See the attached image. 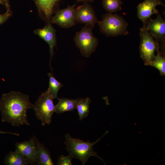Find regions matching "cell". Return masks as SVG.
Wrapping results in <instances>:
<instances>
[{"label":"cell","mask_w":165,"mask_h":165,"mask_svg":"<svg viewBox=\"0 0 165 165\" xmlns=\"http://www.w3.org/2000/svg\"><path fill=\"white\" fill-rule=\"evenodd\" d=\"M34 105L30 101L29 95L21 92L12 91L3 94L0 101L2 121L14 127L29 126L27 111L33 109Z\"/></svg>","instance_id":"obj_1"},{"label":"cell","mask_w":165,"mask_h":165,"mask_svg":"<svg viewBox=\"0 0 165 165\" xmlns=\"http://www.w3.org/2000/svg\"><path fill=\"white\" fill-rule=\"evenodd\" d=\"M65 137L66 149L72 159H78L82 165H84L91 156L99 157L97 154L94 152L93 146L101 138L94 142H90L89 141H85L78 138H72L68 133L65 135Z\"/></svg>","instance_id":"obj_2"},{"label":"cell","mask_w":165,"mask_h":165,"mask_svg":"<svg viewBox=\"0 0 165 165\" xmlns=\"http://www.w3.org/2000/svg\"><path fill=\"white\" fill-rule=\"evenodd\" d=\"M98 24L101 32L108 36L126 35L128 24L122 16L117 14L108 13L102 16Z\"/></svg>","instance_id":"obj_3"},{"label":"cell","mask_w":165,"mask_h":165,"mask_svg":"<svg viewBox=\"0 0 165 165\" xmlns=\"http://www.w3.org/2000/svg\"><path fill=\"white\" fill-rule=\"evenodd\" d=\"M53 99L47 89L40 95L34 105L35 115L42 126L49 125L52 122V116L55 112Z\"/></svg>","instance_id":"obj_4"},{"label":"cell","mask_w":165,"mask_h":165,"mask_svg":"<svg viewBox=\"0 0 165 165\" xmlns=\"http://www.w3.org/2000/svg\"><path fill=\"white\" fill-rule=\"evenodd\" d=\"M92 28L86 24L80 31L76 32L73 38L82 54L86 57L95 51L98 43V39L93 34Z\"/></svg>","instance_id":"obj_5"},{"label":"cell","mask_w":165,"mask_h":165,"mask_svg":"<svg viewBox=\"0 0 165 165\" xmlns=\"http://www.w3.org/2000/svg\"><path fill=\"white\" fill-rule=\"evenodd\" d=\"M140 56L145 64L149 65L155 57L156 51H159V44L145 26L140 28Z\"/></svg>","instance_id":"obj_6"},{"label":"cell","mask_w":165,"mask_h":165,"mask_svg":"<svg viewBox=\"0 0 165 165\" xmlns=\"http://www.w3.org/2000/svg\"><path fill=\"white\" fill-rule=\"evenodd\" d=\"M74 17L76 24H85L93 28L98 21L93 8L88 2L75 8Z\"/></svg>","instance_id":"obj_7"},{"label":"cell","mask_w":165,"mask_h":165,"mask_svg":"<svg viewBox=\"0 0 165 165\" xmlns=\"http://www.w3.org/2000/svg\"><path fill=\"white\" fill-rule=\"evenodd\" d=\"M155 39L160 43V47L164 54L165 43V21L158 13L157 17L153 20L150 18L146 21L145 25Z\"/></svg>","instance_id":"obj_8"},{"label":"cell","mask_w":165,"mask_h":165,"mask_svg":"<svg viewBox=\"0 0 165 165\" xmlns=\"http://www.w3.org/2000/svg\"><path fill=\"white\" fill-rule=\"evenodd\" d=\"M76 4L71 6L68 5L63 9H58L55 12V14L52 16L50 22L56 24L63 28H69L76 25L74 13Z\"/></svg>","instance_id":"obj_9"},{"label":"cell","mask_w":165,"mask_h":165,"mask_svg":"<svg viewBox=\"0 0 165 165\" xmlns=\"http://www.w3.org/2000/svg\"><path fill=\"white\" fill-rule=\"evenodd\" d=\"M159 5L165 6L161 0H145L138 5V17L142 22L143 25L145 24L148 19L151 18L152 15L159 13L156 7Z\"/></svg>","instance_id":"obj_10"},{"label":"cell","mask_w":165,"mask_h":165,"mask_svg":"<svg viewBox=\"0 0 165 165\" xmlns=\"http://www.w3.org/2000/svg\"><path fill=\"white\" fill-rule=\"evenodd\" d=\"M15 145V150L23 156L29 164H37V148L33 138L27 141L16 142Z\"/></svg>","instance_id":"obj_11"},{"label":"cell","mask_w":165,"mask_h":165,"mask_svg":"<svg viewBox=\"0 0 165 165\" xmlns=\"http://www.w3.org/2000/svg\"><path fill=\"white\" fill-rule=\"evenodd\" d=\"M38 12L46 24L51 23L53 14L61 0H33Z\"/></svg>","instance_id":"obj_12"},{"label":"cell","mask_w":165,"mask_h":165,"mask_svg":"<svg viewBox=\"0 0 165 165\" xmlns=\"http://www.w3.org/2000/svg\"><path fill=\"white\" fill-rule=\"evenodd\" d=\"M56 31L51 23L46 24L43 28L38 29L34 31V33L46 42L50 47V66L54 54V48L56 45Z\"/></svg>","instance_id":"obj_13"},{"label":"cell","mask_w":165,"mask_h":165,"mask_svg":"<svg viewBox=\"0 0 165 165\" xmlns=\"http://www.w3.org/2000/svg\"><path fill=\"white\" fill-rule=\"evenodd\" d=\"M36 145L37 152L36 161L39 165H53L50 154L44 144L40 143L36 137H33Z\"/></svg>","instance_id":"obj_14"},{"label":"cell","mask_w":165,"mask_h":165,"mask_svg":"<svg viewBox=\"0 0 165 165\" xmlns=\"http://www.w3.org/2000/svg\"><path fill=\"white\" fill-rule=\"evenodd\" d=\"M79 99H71L67 98H58L59 101L55 106V112L59 114L67 111H74Z\"/></svg>","instance_id":"obj_15"},{"label":"cell","mask_w":165,"mask_h":165,"mask_svg":"<svg viewBox=\"0 0 165 165\" xmlns=\"http://www.w3.org/2000/svg\"><path fill=\"white\" fill-rule=\"evenodd\" d=\"M4 163L6 165H27L29 163L21 153L15 151H10L5 156Z\"/></svg>","instance_id":"obj_16"},{"label":"cell","mask_w":165,"mask_h":165,"mask_svg":"<svg viewBox=\"0 0 165 165\" xmlns=\"http://www.w3.org/2000/svg\"><path fill=\"white\" fill-rule=\"evenodd\" d=\"M91 102L88 97L79 98L76 105L77 109L79 116V120L81 121L87 117L90 112L89 107Z\"/></svg>","instance_id":"obj_17"},{"label":"cell","mask_w":165,"mask_h":165,"mask_svg":"<svg viewBox=\"0 0 165 165\" xmlns=\"http://www.w3.org/2000/svg\"><path fill=\"white\" fill-rule=\"evenodd\" d=\"M48 75L49 78V86L48 89L53 99H58V91L63 85L54 78L51 73H48Z\"/></svg>","instance_id":"obj_18"},{"label":"cell","mask_w":165,"mask_h":165,"mask_svg":"<svg viewBox=\"0 0 165 165\" xmlns=\"http://www.w3.org/2000/svg\"><path fill=\"white\" fill-rule=\"evenodd\" d=\"M123 3L121 0H102L103 7L108 13H112L121 10Z\"/></svg>","instance_id":"obj_19"},{"label":"cell","mask_w":165,"mask_h":165,"mask_svg":"<svg viewBox=\"0 0 165 165\" xmlns=\"http://www.w3.org/2000/svg\"><path fill=\"white\" fill-rule=\"evenodd\" d=\"M149 65L152 66L158 69L162 75H165V59L164 56L161 55L159 50L157 51V54L153 60Z\"/></svg>","instance_id":"obj_20"},{"label":"cell","mask_w":165,"mask_h":165,"mask_svg":"<svg viewBox=\"0 0 165 165\" xmlns=\"http://www.w3.org/2000/svg\"><path fill=\"white\" fill-rule=\"evenodd\" d=\"M72 159L68 155L65 156L63 155L60 156L58 159L57 164L58 165H72Z\"/></svg>","instance_id":"obj_21"},{"label":"cell","mask_w":165,"mask_h":165,"mask_svg":"<svg viewBox=\"0 0 165 165\" xmlns=\"http://www.w3.org/2000/svg\"><path fill=\"white\" fill-rule=\"evenodd\" d=\"M11 14L9 10H7V11L3 14H0V25L5 22L11 16Z\"/></svg>","instance_id":"obj_22"},{"label":"cell","mask_w":165,"mask_h":165,"mask_svg":"<svg viewBox=\"0 0 165 165\" xmlns=\"http://www.w3.org/2000/svg\"><path fill=\"white\" fill-rule=\"evenodd\" d=\"M0 134H9L17 136H19V134L17 133L13 132L10 131L8 132L2 130H0Z\"/></svg>","instance_id":"obj_23"},{"label":"cell","mask_w":165,"mask_h":165,"mask_svg":"<svg viewBox=\"0 0 165 165\" xmlns=\"http://www.w3.org/2000/svg\"><path fill=\"white\" fill-rule=\"evenodd\" d=\"M5 3V6L7 10H9L10 5L9 0H2Z\"/></svg>","instance_id":"obj_24"},{"label":"cell","mask_w":165,"mask_h":165,"mask_svg":"<svg viewBox=\"0 0 165 165\" xmlns=\"http://www.w3.org/2000/svg\"><path fill=\"white\" fill-rule=\"evenodd\" d=\"M77 2H92L95 0H76Z\"/></svg>","instance_id":"obj_25"},{"label":"cell","mask_w":165,"mask_h":165,"mask_svg":"<svg viewBox=\"0 0 165 165\" xmlns=\"http://www.w3.org/2000/svg\"><path fill=\"white\" fill-rule=\"evenodd\" d=\"M0 4H2L5 6V3L2 0H0Z\"/></svg>","instance_id":"obj_26"}]
</instances>
